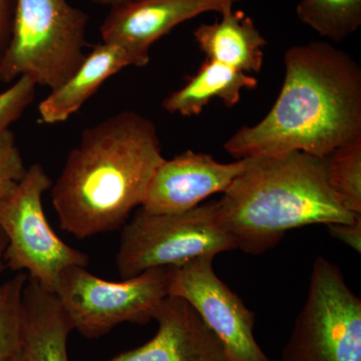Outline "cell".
Returning <instances> with one entry per match:
<instances>
[{
	"mask_svg": "<svg viewBox=\"0 0 361 361\" xmlns=\"http://www.w3.org/2000/svg\"><path fill=\"white\" fill-rule=\"evenodd\" d=\"M163 160L155 123L137 111L87 128L52 184L61 229L85 239L122 228L141 208Z\"/></svg>",
	"mask_w": 361,
	"mask_h": 361,
	"instance_id": "obj_2",
	"label": "cell"
},
{
	"mask_svg": "<svg viewBox=\"0 0 361 361\" xmlns=\"http://www.w3.org/2000/svg\"><path fill=\"white\" fill-rule=\"evenodd\" d=\"M128 66H141L125 47L104 42L94 45L68 80L40 102V123L54 125L66 122L108 78Z\"/></svg>",
	"mask_w": 361,
	"mask_h": 361,
	"instance_id": "obj_13",
	"label": "cell"
},
{
	"mask_svg": "<svg viewBox=\"0 0 361 361\" xmlns=\"http://www.w3.org/2000/svg\"><path fill=\"white\" fill-rule=\"evenodd\" d=\"M284 80L274 106L224 144L237 160L293 152L325 158L361 137V68L326 42L287 49Z\"/></svg>",
	"mask_w": 361,
	"mask_h": 361,
	"instance_id": "obj_1",
	"label": "cell"
},
{
	"mask_svg": "<svg viewBox=\"0 0 361 361\" xmlns=\"http://www.w3.org/2000/svg\"><path fill=\"white\" fill-rule=\"evenodd\" d=\"M37 87L32 80L23 77L0 92V130L8 129L20 120L35 99Z\"/></svg>",
	"mask_w": 361,
	"mask_h": 361,
	"instance_id": "obj_20",
	"label": "cell"
},
{
	"mask_svg": "<svg viewBox=\"0 0 361 361\" xmlns=\"http://www.w3.org/2000/svg\"><path fill=\"white\" fill-rule=\"evenodd\" d=\"M329 234L357 253L361 252V216L353 223H334L327 225Z\"/></svg>",
	"mask_w": 361,
	"mask_h": 361,
	"instance_id": "obj_22",
	"label": "cell"
},
{
	"mask_svg": "<svg viewBox=\"0 0 361 361\" xmlns=\"http://www.w3.org/2000/svg\"><path fill=\"white\" fill-rule=\"evenodd\" d=\"M230 7L233 6L217 0H132L111 7L101 26L102 39L125 47L145 66L149 63L152 45L176 26L200 14L221 13Z\"/></svg>",
	"mask_w": 361,
	"mask_h": 361,
	"instance_id": "obj_11",
	"label": "cell"
},
{
	"mask_svg": "<svg viewBox=\"0 0 361 361\" xmlns=\"http://www.w3.org/2000/svg\"><path fill=\"white\" fill-rule=\"evenodd\" d=\"M253 158L223 164L213 156L188 149L156 169L141 208L153 214L185 212L214 194L224 193Z\"/></svg>",
	"mask_w": 361,
	"mask_h": 361,
	"instance_id": "obj_10",
	"label": "cell"
},
{
	"mask_svg": "<svg viewBox=\"0 0 361 361\" xmlns=\"http://www.w3.org/2000/svg\"><path fill=\"white\" fill-rule=\"evenodd\" d=\"M212 256L173 269L170 295L180 297L198 313L224 346L227 361H272L254 336L255 315L216 274Z\"/></svg>",
	"mask_w": 361,
	"mask_h": 361,
	"instance_id": "obj_9",
	"label": "cell"
},
{
	"mask_svg": "<svg viewBox=\"0 0 361 361\" xmlns=\"http://www.w3.org/2000/svg\"><path fill=\"white\" fill-rule=\"evenodd\" d=\"M90 1L94 2V4H101V6L113 7L118 6V4H125V2L132 1V0H90Z\"/></svg>",
	"mask_w": 361,
	"mask_h": 361,
	"instance_id": "obj_25",
	"label": "cell"
},
{
	"mask_svg": "<svg viewBox=\"0 0 361 361\" xmlns=\"http://www.w3.org/2000/svg\"><path fill=\"white\" fill-rule=\"evenodd\" d=\"M27 274L20 272L0 284V361L20 356L23 297Z\"/></svg>",
	"mask_w": 361,
	"mask_h": 361,
	"instance_id": "obj_19",
	"label": "cell"
},
{
	"mask_svg": "<svg viewBox=\"0 0 361 361\" xmlns=\"http://www.w3.org/2000/svg\"><path fill=\"white\" fill-rule=\"evenodd\" d=\"M282 361H361V300L338 266L316 257Z\"/></svg>",
	"mask_w": 361,
	"mask_h": 361,
	"instance_id": "obj_8",
	"label": "cell"
},
{
	"mask_svg": "<svg viewBox=\"0 0 361 361\" xmlns=\"http://www.w3.org/2000/svg\"><path fill=\"white\" fill-rule=\"evenodd\" d=\"M11 361H21L20 360V356L18 358H16V360H11Z\"/></svg>",
	"mask_w": 361,
	"mask_h": 361,
	"instance_id": "obj_27",
	"label": "cell"
},
{
	"mask_svg": "<svg viewBox=\"0 0 361 361\" xmlns=\"http://www.w3.org/2000/svg\"><path fill=\"white\" fill-rule=\"evenodd\" d=\"M219 20L195 28L194 37L207 59L243 71L259 73L267 40L244 11L225 9Z\"/></svg>",
	"mask_w": 361,
	"mask_h": 361,
	"instance_id": "obj_15",
	"label": "cell"
},
{
	"mask_svg": "<svg viewBox=\"0 0 361 361\" xmlns=\"http://www.w3.org/2000/svg\"><path fill=\"white\" fill-rule=\"evenodd\" d=\"M216 214L215 201L192 210L153 214L139 208L123 226L116 264L123 279L159 267H180L195 259L235 250Z\"/></svg>",
	"mask_w": 361,
	"mask_h": 361,
	"instance_id": "obj_5",
	"label": "cell"
},
{
	"mask_svg": "<svg viewBox=\"0 0 361 361\" xmlns=\"http://www.w3.org/2000/svg\"><path fill=\"white\" fill-rule=\"evenodd\" d=\"M73 329L56 294L27 276L21 315V361H70L68 334Z\"/></svg>",
	"mask_w": 361,
	"mask_h": 361,
	"instance_id": "obj_14",
	"label": "cell"
},
{
	"mask_svg": "<svg viewBox=\"0 0 361 361\" xmlns=\"http://www.w3.org/2000/svg\"><path fill=\"white\" fill-rule=\"evenodd\" d=\"M155 336L108 361H227L224 346L198 313L180 297L161 302Z\"/></svg>",
	"mask_w": 361,
	"mask_h": 361,
	"instance_id": "obj_12",
	"label": "cell"
},
{
	"mask_svg": "<svg viewBox=\"0 0 361 361\" xmlns=\"http://www.w3.org/2000/svg\"><path fill=\"white\" fill-rule=\"evenodd\" d=\"M7 246V239L4 233L0 229V274L6 270V265L4 262V252Z\"/></svg>",
	"mask_w": 361,
	"mask_h": 361,
	"instance_id": "obj_24",
	"label": "cell"
},
{
	"mask_svg": "<svg viewBox=\"0 0 361 361\" xmlns=\"http://www.w3.org/2000/svg\"><path fill=\"white\" fill-rule=\"evenodd\" d=\"M324 159L329 186L348 211L361 214V137L342 145Z\"/></svg>",
	"mask_w": 361,
	"mask_h": 361,
	"instance_id": "obj_18",
	"label": "cell"
},
{
	"mask_svg": "<svg viewBox=\"0 0 361 361\" xmlns=\"http://www.w3.org/2000/svg\"><path fill=\"white\" fill-rule=\"evenodd\" d=\"M221 4H226V6H233L235 2L239 1V0H217Z\"/></svg>",
	"mask_w": 361,
	"mask_h": 361,
	"instance_id": "obj_26",
	"label": "cell"
},
{
	"mask_svg": "<svg viewBox=\"0 0 361 361\" xmlns=\"http://www.w3.org/2000/svg\"><path fill=\"white\" fill-rule=\"evenodd\" d=\"M296 14L322 37L341 42L361 25V0H299Z\"/></svg>",
	"mask_w": 361,
	"mask_h": 361,
	"instance_id": "obj_17",
	"label": "cell"
},
{
	"mask_svg": "<svg viewBox=\"0 0 361 361\" xmlns=\"http://www.w3.org/2000/svg\"><path fill=\"white\" fill-rule=\"evenodd\" d=\"M257 85V78L248 73L206 59L186 85L164 99L163 108L170 114L197 116L215 97L222 99L225 106H235L239 103L242 90L255 89Z\"/></svg>",
	"mask_w": 361,
	"mask_h": 361,
	"instance_id": "obj_16",
	"label": "cell"
},
{
	"mask_svg": "<svg viewBox=\"0 0 361 361\" xmlns=\"http://www.w3.org/2000/svg\"><path fill=\"white\" fill-rule=\"evenodd\" d=\"M13 8L14 0H0V61L11 39Z\"/></svg>",
	"mask_w": 361,
	"mask_h": 361,
	"instance_id": "obj_23",
	"label": "cell"
},
{
	"mask_svg": "<svg viewBox=\"0 0 361 361\" xmlns=\"http://www.w3.org/2000/svg\"><path fill=\"white\" fill-rule=\"evenodd\" d=\"M26 169L13 130H0V199L23 179Z\"/></svg>",
	"mask_w": 361,
	"mask_h": 361,
	"instance_id": "obj_21",
	"label": "cell"
},
{
	"mask_svg": "<svg viewBox=\"0 0 361 361\" xmlns=\"http://www.w3.org/2000/svg\"><path fill=\"white\" fill-rule=\"evenodd\" d=\"M89 16L68 0H14L13 26L0 61V82L25 77L54 90L84 61Z\"/></svg>",
	"mask_w": 361,
	"mask_h": 361,
	"instance_id": "obj_4",
	"label": "cell"
},
{
	"mask_svg": "<svg viewBox=\"0 0 361 361\" xmlns=\"http://www.w3.org/2000/svg\"><path fill=\"white\" fill-rule=\"evenodd\" d=\"M215 209L236 249L252 255L274 248L290 230L353 223L361 216L348 211L329 186L325 159L301 152L253 158Z\"/></svg>",
	"mask_w": 361,
	"mask_h": 361,
	"instance_id": "obj_3",
	"label": "cell"
},
{
	"mask_svg": "<svg viewBox=\"0 0 361 361\" xmlns=\"http://www.w3.org/2000/svg\"><path fill=\"white\" fill-rule=\"evenodd\" d=\"M52 184L40 164L26 169L23 179L0 199V229L7 239L6 268L27 272L54 293L61 273L73 266L87 267L89 256L65 243L47 222L42 197Z\"/></svg>",
	"mask_w": 361,
	"mask_h": 361,
	"instance_id": "obj_6",
	"label": "cell"
},
{
	"mask_svg": "<svg viewBox=\"0 0 361 361\" xmlns=\"http://www.w3.org/2000/svg\"><path fill=\"white\" fill-rule=\"evenodd\" d=\"M173 269L153 268L111 282L94 276L87 267L73 266L61 273L54 294L73 329L97 338L122 323L146 324L153 320L170 296Z\"/></svg>",
	"mask_w": 361,
	"mask_h": 361,
	"instance_id": "obj_7",
	"label": "cell"
}]
</instances>
